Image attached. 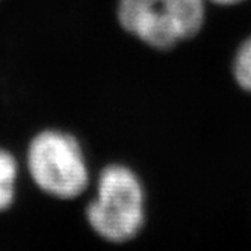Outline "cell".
<instances>
[{
    "mask_svg": "<svg viewBox=\"0 0 251 251\" xmlns=\"http://www.w3.org/2000/svg\"><path fill=\"white\" fill-rule=\"evenodd\" d=\"M25 162L33 185L59 201L82 199L94 180L83 144L65 129L47 127L35 133L27 144Z\"/></svg>",
    "mask_w": 251,
    "mask_h": 251,
    "instance_id": "2",
    "label": "cell"
},
{
    "mask_svg": "<svg viewBox=\"0 0 251 251\" xmlns=\"http://www.w3.org/2000/svg\"><path fill=\"white\" fill-rule=\"evenodd\" d=\"M207 5H215V6H223V8H230V6H238L242 5L248 0H206Z\"/></svg>",
    "mask_w": 251,
    "mask_h": 251,
    "instance_id": "6",
    "label": "cell"
},
{
    "mask_svg": "<svg viewBox=\"0 0 251 251\" xmlns=\"http://www.w3.org/2000/svg\"><path fill=\"white\" fill-rule=\"evenodd\" d=\"M230 73L238 88L251 96V33L247 35L233 51Z\"/></svg>",
    "mask_w": 251,
    "mask_h": 251,
    "instance_id": "5",
    "label": "cell"
},
{
    "mask_svg": "<svg viewBox=\"0 0 251 251\" xmlns=\"http://www.w3.org/2000/svg\"><path fill=\"white\" fill-rule=\"evenodd\" d=\"M83 218L94 236L111 245L139 238L149 220V194L139 173L124 162L101 167L91 185Z\"/></svg>",
    "mask_w": 251,
    "mask_h": 251,
    "instance_id": "1",
    "label": "cell"
},
{
    "mask_svg": "<svg viewBox=\"0 0 251 251\" xmlns=\"http://www.w3.org/2000/svg\"><path fill=\"white\" fill-rule=\"evenodd\" d=\"M124 33L151 50L168 51L199 35L207 19L206 0H117Z\"/></svg>",
    "mask_w": 251,
    "mask_h": 251,
    "instance_id": "3",
    "label": "cell"
},
{
    "mask_svg": "<svg viewBox=\"0 0 251 251\" xmlns=\"http://www.w3.org/2000/svg\"><path fill=\"white\" fill-rule=\"evenodd\" d=\"M19 174L17 157L11 151L0 149V212L9 209L15 200Z\"/></svg>",
    "mask_w": 251,
    "mask_h": 251,
    "instance_id": "4",
    "label": "cell"
}]
</instances>
